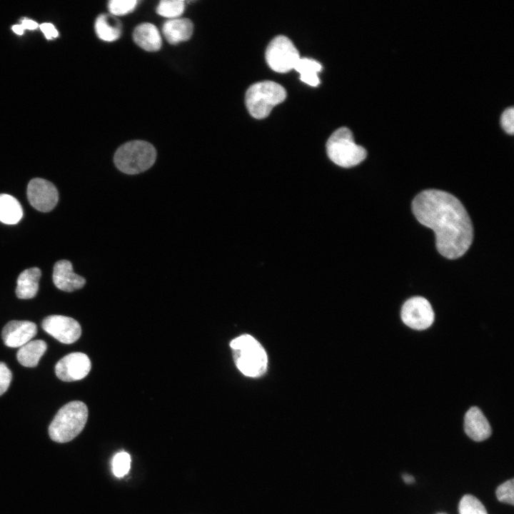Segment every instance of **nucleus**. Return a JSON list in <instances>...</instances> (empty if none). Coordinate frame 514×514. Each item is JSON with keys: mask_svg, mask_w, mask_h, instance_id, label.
<instances>
[{"mask_svg": "<svg viewBox=\"0 0 514 514\" xmlns=\"http://www.w3.org/2000/svg\"><path fill=\"white\" fill-rule=\"evenodd\" d=\"M500 124L503 128L509 134L514 133V108L513 106L505 109L500 117Z\"/></svg>", "mask_w": 514, "mask_h": 514, "instance_id": "obj_27", "label": "nucleus"}, {"mask_svg": "<svg viewBox=\"0 0 514 514\" xmlns=\"http://www.w3.org/2000/svg\"><path fill=\"white\" fill-rule=\"evenodd\" d=\"M416 219L435 235L438 251L448 259L461 257L473 238L470 218L461 202L453 195L428 189L418 193L412 202Z\"/></svg>", "mask_w": 514, "mask_h": 514, "instance_id": "obj_1", "label": "nucleus"}, {"mask_svg": "<svg viewBox=\"0 0 514 514\" xmlns=\"http://www.w3.org/2000/svg\"><path fill=\"white\" fill-rule=\"evenodd\" d=\"M46 348V343L42 340L30 341L19 348L16 353L17 360L23 366L35 367Z\"/></svg>", "mask_w": 514, "mask_h": 514, "instance_id": "obj_18", "label": "nucleus"}, {"mask_svg": "<svg viewBox=\"0 0 514 514\" xmlns=\"http://www.w3.org/2000/svg\"><path fill=\"white\" fill-rule=\"evenodd\" d=\"M52 278L55 286L66 292L80 289L86 283L84 278L73 271L72 264L67 260H61L55 263Z\"/></svg>", "mask_w": 514, "mask_h": 514, "instance_id": "obj_13", "label": "nucleus"}, {"mask_svg": "<svg viewBox=\"0 0 514 514\" xmlns=\"http://www.w3.org/2000/svg\"><path fill=\"white\" fill-rule=\"evenodd\" d=\"M41 327L46 333L65 344L76 342L81 335V328L77 321L61 315L46 317Z\"/></svg>", "mask_w": 514, "mask_h": 514, "instance_id": "obj_9", "label": "nucleus"}, {"mask_svg": "<svg viewBox=\"0 0 514 514\" xmlns=\"http://www.w3.org/2000/svg\"><path fill=\"white\" fill-rule=\"evenodd\" d=\"M131 466L130 455L126 452H119L115 455L112 461L114 474L121 478L127 474Z\"/></svg>", "mask_w": 514, "mask_h": 514, "instance_id": "obj_24", "label": "nucleus"}, {"mask_svg": "<svg viewBox=\"0 0 514 514\" xmlns=\"http://www.w3.org/2000/svg\"><path fill=\"white\" fill-rule=\"evenodd\" d=\"M184 11V2L181 0H163L160 1L156 12L164 17L175 18Z\"/></svg>", "mask_w": 514, "mask_h": 514, "instance_id": "obj_23", "label": "nucleus"}, {"mask_svg": "<svg viewBox=\"0 0 514 514\" xmlns=\"http://www.w3.org/2000/svg\"><path fill=\"white\" fill-rule=\"evenodd\" d=\"M91 363L85 353H71L61 358L55 366L56 376L65 382L79 381L89 373Z\"/></svg>", "mask_w": 514, "mask_h": 514, "instance_id": "obj_10", "label": "nucleus"}, {"mask_svg": "<svg viewBox=\"0 0 514 514\" xmlns=\"http://www.w3.org/2000/svg\"><path fill=\"white\" fill-rule=\"evenodd\" d=\"M95 30L97 36L103 41H114L121 34L120 22L111 16L101 14L96 19Z\"/></svg>", "mask_w": 514, "mask_h": 514, "instance_id": "obj_19", "label": "nucleus"}, {"mask_svg": "<svg viewBox=\"0 0 514 514\" xmlns=\"http://www.w3.org/2000/svg\"><path fill=\"white\" fill-rule=\"evenodd\" d=\"M41 271L33 267L23 271L16 281V294L19 298L29 299L34 298L39 290V281Z\"/></svg>", "mask_w": 514, "mask_h": 514, "instance_id": "obj_17", "label": "nucleus"}, {"mask_svg": "<svg viewBox=\"0 0 514 514\" xmlns=\"http://www.w3.org/2000/svg\"><path fill=\"white\" fill-rule=\"evenodd\" d=\"M300 58L298 51L293 42L282 35L275 37L266 51L268 65L278 73H286L293 69Z\"/></svg>", "mask_w": 514, "mask_h": 514, "instance_id": "obj_7", "label": "nucleus"}, {"mask_svg": "<svg viewBox=\"0 0 514 514\" xmlns=\"http://www.w3.org/2000/svg\"><path fill=\"white\" fill-rule=\"evenodd\" d=\"M21 26L24 29H35L38 26V24L36 22L31 21V20H24L21 22Z\"/></svg>", "mask_w": 514, "mask_h": 514, "instance_id": "obj_30", "label": "nucleus"}, {"mask_svg": "<svg viewBox=\"0 0 514 514\" xmlns=\"http://www.w3.org/2000/svg\"><path fill=\"white\" fill-rule=\"evenodd\" d=\"M133 39L138 46L148 51L159 50L162 44L158 29L151 23L137 26L133 31Z\"/></svg>", "mask_w": 514, "mask_h": 514, "instance_id": "obj_16", "label": "nucleus"}, {"mask_svg": "<svg viewBox=\"0 0 514 514\" xmlns=\"http://www.w3.org/2000/svg\"><path fill=\"white\" fill-rule=\"evenodd\" d=\"M329 158L336 165L350 168L361 163L367 156L366 150L356 143L351 131L346 127L336 130L326 143Z\"/></svg>", "mask_w": 514, "mask_h": 514, "instance_id": "obj_6", "label": "nucleus"}, {"mask_svg": "<svg viewBox=\"0 0 514 514\" xmlns=\"http://www.w3.org/2000/svg\"><path fill=\"white\" fill-rule=\"evenodd\" d=\"M235 363L248 377H258L267 370L268 358L261 343L250 335L244 334L230 343Z\"/></svg>", "mask_w": 514, "mask_h": 514, "instance_id": "obj_3", "label": "nucleus"}, {"mask_svg": "<svg viewBox=\"0 0 514 514\" xmlns=\"http://www.w3.org/2000/svg\"><path fill=\"white\" fill-rule=\"evenodd\" d=\"M439 514H445V513H439Z\"/></svg>", "mask_w": 514, "mask_h": 514, "instance_id": "obj_33", "label": "nucleus"}, {"mask_svg": "<svg viewBox=\"0 0 514 514\" xmlns=\"http://www.w3.org/2000/svg\"><path fill=\"white\" fill-rule=\"evenodd\" d=\"M36 325L29 321H11L2 329L4 343L10 348H20L36 335Z\"/></svg>", "mask_w": 514, "mask_h": 514, "instance_id": "obj_12", "label": "nucleus"}, {"mask_svg": "<svg viewBox=\"0 0 514 514\" xmlns=\"http://www.w3.org/2000/svg\"><path fill=\"white\" fill-rule=\"evenodd\" d=\"M286 98V89L272 81H263L251 85L246 93V105L255 119L267 117L272 109Z\"/></svg>", "mask_w": 514, "mask_h": 514, "instance_id": "obj_5", "label": "nucleus"}, {"mask_svg": "<svg viewBox=\"0 0 514 514\" xmlns=\"http://www.w3.org/2000/svg\"><path fill=\"white\" fill-rule=\"evenodd\" d=\"M513 479L508 480L499 485L496 490V497L500 502L510 505L514 503Z\"/></svg>", "mask_w": 514, "mask_h": 514, "instance_id": "obj_26", "label": "nucleus"}, {"mask_svg": "<svg viewBox=\"0 0 514 514\" xmlns=\"http://www.w3.org/2000/svg\"><path fill=\"white\" fill-rule=\"evenodd\" d=\"M40 29L44 34L45 36L49 39L58 36V31L51 24H42L40 25Z\"/></svg>", "mask_w": 514, "mask_h": 514, "instance_id": "obj_29", "label": "nucleus"}, {"mask_svg": "<svg viewBox=\"0 0 514 514\" xmlns=\"http://www.w3.org/2000/svg\"><path fill=\"white\" fill-rule=\"evenodd\" d=\"M88 415V408L82 401L74 400L65 404L49 425L51 439L59 443L71 441L84 428Z\"/></svg>", "mask_w": 514, "mask_h": 514, "instance_id": "obj_2", "label": "nucleus"}, {"mask_svg": "<svg viewBox=\"0 0 514 514\" xmlns=\"http://www.w3.org/2000/svg\"><path fill=\"white\" fill-rule=\"evenodd\" d=\"M137 3L136 0H112L109 2V9L114 15H124L131 12Z\"/></svg>", "mask_w": 514, "mask_h": 514, "instance_id": "obj_25", "label": "nucleus"}, {"mask_svg": "<svg viewBox=\"0 0 514 514\" xmlns=\"http://www.w3.org/2000/svg\"><path fill=\"white\" fill-rule=\"evenodd\" d=\"M12 379V374L7 366L0 362V395L9 388Z\"/></svg>", "mask_w": 514, "mask_h": 514, "instance_id": "obj_28", "label": "nucleus"}, {"mask_svg": "<svg viewBox=\"0 0 514 514\" xmlns=\"http://www.w3.org/2000/svg\"><path fill=\"white\" fill-rule=\"evenodd\" d=\"M460 514H488L483 504L472 495H464L458 505Z\"/></svg>", "mask_w": 514, "mask_h": 514, "instance_id": "obj_22", "label": "nucleus"}, {"mask_svg": "<svg viewBox=\"0 0 514 514\" xmlns=\"http://www.w3.org/2000/svg\"><path fill=\"white\" fill-rule=\"evenodd\" d=\"M293 69L300 74V79L303 82L311 86L319 84L318 73L322 70V66L316 60L300 58Z\"/></svg>", "mask_w": 514, "mask_h": 514, "instance_id": "obj_21", "label": "nucleus"}, {"mask_svg": "<svg viewBox=\"0 0 514 514\" xmlns=\"http://www.w3.org/2000/svg\"><path fill=\"white\" fill-rule=\"evenodd\" d=\"M403 479L406 483H412L414 481V478L413 476L408 475V474H404L403 475Z\"/></svg>", "mask_w": 514, "mask_h": 514, "instance_id": "obj_32", "label": "nucleus"}, {"mask_svg": "<svg viewBox=\"0 0 514 514\" xmlns=\"http://www.w3.org/2000/svg\"><path fill=\"white\" fill-rule=\"evenodd\" d=\"M27 197L30 204L41 212L51 211L56 205L59 194L55 186L44 178L30 181L27 187Z\"/></svg>", "mask_w": 514, "mask_h": 514, "instance_id": "obj_11", "label": "nucleus"}, {"mask_svg": "<svg viewBox=\"0 0 514 514\" xmlns=\"http://www.w3.org/2000/svg\"><path fill=\"white\" fill-rule=\"evenodd\" d=\"M401 318L408 327L415 330H424L434 321V312L427 299L415 296L407 300L401 309Z\"/></svg>", "mask_w": 514, "mask_h": 514, "instance_id": "obj_8", "label": "nucleus"}, {"mask_svg": "<svg viewBox=\"0 0 514 514\" xmlns=\"http://www.w3.org/2000/svg\"><path fill=\"white\" fill-rule=\"evenodd\" d=\"M464 430L467 435L475 441H483L491 435V427L482 411L471 407L464 418Z\"/></svg>", "mask_w": 514, "mask_h": 514, "instance_id": "obj_14", "label": "nucleus"}, {"mask_svg": "<svg viewBox=\"0 0 514 514\" xmlns=\"http://www.w3.org/2000/svg\"><path fill=\"white\" fill-rule=\"evenodd\" d=\"M12 30L17 34H23L24 31V29L21 25H14L12 27Z\"/></svg>", "mask_w": 514, "mask_h": 514, "instance_id": "obj_31", "label": "nucleus"}, {"mask_svg": "<svg viewBox=\"0 0 514 514\" xmlns=\"http://www.w3.org/2000/svg\"><path fill=\"white\" fill-rule=\"evenodd\" d=\"M193 30L192 21L186 18L170 19L164 23L162 29L165 38L171 44L189 39Z\"/></svg>", "mask_w": 514, "mask_h": 514, "instance_id": "obj_15", "label": "nucleus"}, {"mask_svg": "<svg viewBox=\"0 0 514 514\" xmlns=\"http://www.w3.org/2000/svg\"><path fill=\"white\" fill-rule=\"evenodd\" d=\"M156 158V151L150 143L132 141L121 146L115 152L116 168L126 174H137L151 168Z\"/></svg>", "mask_w": 514, "mask_h": 514, "instance_id": "obj_4", "label": "nucleus"}, {"mask_svg": "<svg viewBox=\"0 0 514 514\" xmlns=\"http://www.w3.org/2000/svg\"><path fill=\"white\" fill-rule=\"evenodd\" d=\"M21 204L12 196L0 194V221L6 224H15L22 218Z\"/></svg>", "mask_w": 514, "mask_h": 514, "instance_id": "obj_20", "label": "nucleus"}]
</instances>
